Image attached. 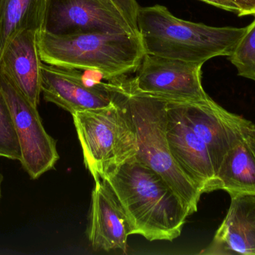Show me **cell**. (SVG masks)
Listing matches in <instances>:
<instances>
[{
    "mask_svg": "<svg viewBox=\"0 0 255 255\" xmlns=\"http://www.w3.org/2000/svg\"><path fill=\"white\" fill-rule=\"evenodd\" d=\"M46 4V0H0V61L18 34L42 30Z\"/></svg>",
    "mask_w": 255,
    "mask_h": 255,
    "instance_id": "cell-15",
    "label": "cell"
},
{
    "mask_svg": "<svg viewBox=\"0 0 255 255\" xmlns=\"http://www.w3.org/2000/svg\"><path fill=\"white\" fill-rule=\"evenodd\" d=\"M127 76L110 79L106 85L131 125L137 146L135 157L161 175L192 215L197 212L202 194L180 169L169 149L167 101L135 91Z\"/></svg>",
    "mask_w": 255,
    "mask_h": 255,
    "instance_id": "cell-2",
    "label": "cell"
},
{
    "mask_svg": "<svg viewBox=\"0 0 255 255\" xmlns=\"http://www.w3.org/2000/svg\"><path fill=\"white\" fill-rule=\"evenodd\" d=\"M72 115L85 166L94 181L136 155L137 146L131 125L115 100L107 107Z\"/></svg>",
    "mask_w": 255,
    "mask_h": 255,
    "instance_id": "cell-5",
    "label": "cell"
},
{
    "mask_svg": "<svg viewBox=\"0 0 255 255\" xmlns=\"http://www.w3.org/2000/svg\"><path fill=\"white\" fill-rule=\"evenodd\" d=\"M137 26L145 54L202 64L230 56L247 31L184 20L160 4L139 7Z\"/></svg>",
    "mask_w": 255,
    "mask_h": 255,
    "instance_id": "cell-3",
    "label": "cell"
},
{
    "mask_svg": "<svg viewBox=\"0 0 255 255\" xmlns=\"http://www.w3.org/2000/svg\"><path fill=\"white\" fill-rule=\"evenodd\" d=\"M203 64L145 54L129 80L135 91L166 101H205L211 97L202 86Z\"/></svg>",
    "mask_w": 255,
    "mask_h": 255,
    "instance_id": "cell-6",
    "label": "cell"
},
{
    "mask_svg": "<svg viewBox=\"0 0 255 255\" xmlns=\"http://www.w3.org/2000/svg\"><path fill=\"white\" fill-rule=\"evenodd\" d=\"M166 136L172 157L184 175L204 193L219 190L208 148L187 123L179 105L167 101Z\"/></svg>",
    "mask_w": 255,
    "mask_h": 255,
    "instance_id": "cell-10",
    "label": "cell"
},
{
    "mask_svg": "<svg viewBox=\"0 0 255 255\" xmlns=\"http://www.w3.org/2000/svg\"><path fill=\"white\" fill-rule=\"evenodd\" d=\"M178 104L187 123L206 145L217 175L226 154L245 138L251 121L229 112L211 98Z\"/></svg>",
    "mask_w": 255,
    "mask_h": 255,
    "instance_id": "cell-9",
    "label": "cell"
},
{
    "mask_svg": "<svg viewBox=\"0 0 255 255\" xmlns=\"http://www.w3.org/2000/svg\"><path fill=\"white\" fill-rule=\"evenodd\" d=\"M0 157L13 160L22 159L20 144L8 103L0 88Z\"/></svg>",
    "mask_w": 255,
    "mask_h": 255,
    "instance_id": "cell-17",
    "label": "cell"
},
{
    "mask_svg": "<svg viewBox=\"0 0 255 255\" xmlns=\"http://www.w3.org/2000/svg\"><path fill=\"white\" fill-rule=\"evenodd\" d=\"M130 225L112 187L105 179L95 181L92 193L88 240L94 250L127 253Z\"/></svg>",
    "mask_w": 255,
    "mask_h": 255,
    "instance_id": "cell-12",
    "label": "cell"
},
{
    "mask_svg": "<svg viewBox=\"0 0 255 255\" xmlns=\"http://www.w3.org/2000/svg\"><path fill=\"white\" fill-rule=\"evenodd\" d=\"M119 9L133 31L139 33L137 26V14L139 6L136 0H112Z\"/></svg>",
    "mask_w": 255,
    "mask_h": 255,
    "instance_id": "cell-19",
    "label": "cell"
},
{
    "mask_svg": "<svg viewBox=\"0 0 255 255\" xmlns=\"http://www.w3.org/2000/svg\"><path fill=\"white\" fill-rule=\"evenodd\" d=\"M202 254L255 255V195L231 197L224 220Z\"/></svg>",
    "mask_w": 255,
    "mask_h": 255,
    "instance_id": "cell-13",
    "label": "cell"
},
{
    "mask_svg": "<svg viewBox=\"0 0 255 255\" xmlns=\"http://www.w3.org/2000/svg\"><path fill=\"white\" fill-rule=\"evenodd\" d=\"M3 181V177L1 175V172H0V199H1V184Z\"/></svg>",
    "mask_w": 255,
    "mask_h": 255,
    "instance_id": "cell-23",
    "label": "cell"
},
{
    "mask_svg": "<svg viewBox=\"0 0 255 255\" xmlns=\"http://www.w3.org/2000/svg\"><path fill=\"white\" fill-rule=\"evenodd\" d=\"M229 59L240 76L255 81V19L247 26L245 34Z\"/></svg>",
    "mask_w": 255,
    "mask_h": 255,
    "instance_id": "cell-18",
    "label": "cell"
},
{
    "mask_svg": "<svg viewBox=\"0 0 255 255\" xmlns=\"http://www.w3.org/2000/svg\"><path fill=\"white\" fill-rule=\"evenodd\" d=\"M234 1L241 10V16H255V0H231Z\"/></svg>",
    "mask_w": 255,
    "mask_h": 255,
    "instance_id": "cell-21",
    "label": "cell"
},
{
    "mask_svg": "<svg viewBox=\"0 0 255 255\" xmlns=\"http://www.w3.org/2000/svg\"><path fill=\"white\" fill-rule=\"evenodd\" d=\"M200 1L208 3L218 8L236 13L238 16H241V12L239 7L231 0H200Z\"/></svg>",
    "mask_w": 255,
    "mask_h": 255,
    "instance_id": "cell-20",
    "label": "cell"
},
{
    "mask_svg": "<svg viewBox=\"0 0 255 255\" xmlns=\"http://www.w3.org/2000/svg\"><path fill=\"white\" fill-rule=\"evenodd\" d=\"M0 88L8 103L20 144L24 170L32 180L55 167L59 155L56 142L45 130L37 107L22 94L13 81L0 70Z\"/></svg>",
    "mask_w": 255,
    "mask_h": 255,
    "instance_id": "cell-7",
    "label": "cell"
},
{
    "mask_svg": "<svg viewBox=\"0 0 255 255\" xmlns=\"http://www.w3.org/2000/svg\"><path fill=\"white\" fill-rule=\"evenodd\" d=\"M37 31L18 34L6 48L0 61V70L5 73L22 94L37 107L41 94V58Z\"/></svg>",
    "mask_w": 255,
    "mask_h": 255,
    "instance_id": "cell-14",
    "label": "cell"
},
{
    "mask_svg": "<svg viewBox=\"0 0 255 255\" xmlns=\"http://www.w3.org/2000/svg\"><path fill=\"white\" fill-rule=\"evenodd\" d=\"M37 42L46 64L97 72L108 80L135 73L145 54L140 35L128 33L58 36L40 30Z\"/></svg>",
    "mask_w": 255,
    "mask_h": 255,
    "instance_id": "cell-4",
    "label": "cell"
},
{
    "mask_svg": "<svg viewBox=\"0 0 255 255\" xmlns=\"http://www.w3.org/2000/svg\"><path fill=\"white\" fill-rule=\"evenodd\" d=\"M42 31L64 36L133 31L112 0H46Z\"/></svg>",
    "mask_w": 255,
    "mask_h": 255,
    "instance_id": "cell-8",
    "label": "cell"
},
{
    "mask_svg": "<svg viewBox=\"0 0 255 255\" xmlns=\"http://www.w3.org/2000/svg\"><path fill=\"white\" fill-rule=\"evenodd\" d=\"M102 179L125 211L131 235L149 241H172L181 235L190 211L161 175L135 156Z\"/></svg>",
    "mask_w": 255,
    "mask_h": 255,
    "instance_id": "cell-1",
    "label": "cell"
},
{
    "mask_svg": "<svg viewBox=\"0 0 255 255\" xmlns=\"http://www.w3.org/2000/svg\"><path fill=\"white\" fill-rule=\"evenodd\" d=\"M217 178L219 190L231 197L255 195V157L245 138L226 154Z\"/></svg>",
    "mask_w": 255,
    "mask_h": 255,
    "instance_id": "cell-16",
    "label": "cell"
},
{
    "mask_svg": "<svg viewBox=\"0 0 255 255\" xmlns=\"http://www.w3.org/2000/svg\"><path fill=\"white\" fill-rule=\"evenodd\" d=\"M245 139L255 157V124L250 123L245 132Z\"/></svg>",
    "mask_w": 255,
    "mask_h": 255,
    "instance_id": "cell-22",
    "label": "cell"
},
{
    "mask_svg": "<svg viewBox=\"0 0 255 255\" xmlns=\"http://www.w3.org/2000/svg\"><path fill=\"white\" fill-rule=\"evenodd\" d=\"M41 91L46 102L54 103L71 115L113 103L106 82L92 85L77 69L42 62Z\"/></svg>",
    "mask_w": 255,
    "mask_h": 255,
    "instance_id": "cell-11",
    "label": "cell"
}]
</instances>
